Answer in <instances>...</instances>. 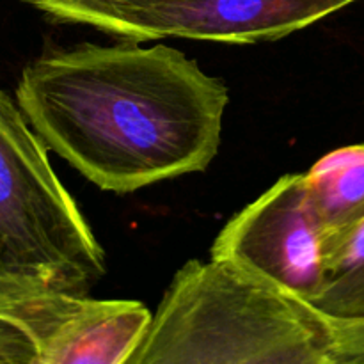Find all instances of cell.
I'll use <instances>...</instances> for the list:
<instances>
[{
	"label": "cell",
	"instance_id": "cell-1",
	"mask_svg": "<svg viewBox=\"0 0 364 364\" xmlns=\"http://www.w3.org/2000/svg\"><path fill=\"white\" fill-rule=\"evenodd\" d=\"M16 102L50 151L102 191L132 194L212 164L230 91L180 50L127 39L43 53Z\"/></svg>",
	"mask_w": 364,
	"mask_h": 364
},
{
	"label": "cell",
	"instance_id": "cell-2",
	"mask_svg": "<svg viewBox=\"0 0 364 364\" xmlns=\"http://www.w3.org/2000/svg\"><path fill=\"white\" fill-rule=\"evenodd\" d=\"M327 315L224 259L185 263L128 364H331Z\"/></svg>",
	"mask_w": 364,
	"mask_h": 364
},
{
	"label": "cell",
	"instance_id": "cell-3",
	"mask_svg": "<svg viewBox=\"0 0 364 364\" xmlns=\"http://www.w3.org/2000/svg\"><path fill=\"white\" fill-rule=\"evenodd\" d=\"M0 263L77 294L105 276L102 245L53 171L48 148L2 89Z\"/></svg>",
	"mask_w": 364,
	"mask_h": 364
},
{
	"label": "cell",
	"instance_id": "cell-4",
	"mask_svg": "<svg viewBox=\"0 0 364 364\" xmlns=\"http://www.w3.org/2000/svg\"><path fill=\"white\" fill-rule=\"evenodd\" d=\"M355 0H28L53 20L134 41H276Z\"/></svg>",
	"mask_w": 364,
	"mask_h": 364
},
{
	"label": "cell",
	"instance_id": "cell-5",
	"mask_svg": "<svg viewBox=\"0 0 364 364\" xmlns=\"http://www.w3.org/2000/svg\"><path fill=\"white\" fill-rule=\"evenodd\" d=\"M153 315L137 301H102L0 263V320L28 338L38 364H128Z\"/></svg>",
	"mask_w": 364,
	"mask_h": 364
},
{
	"label": "cell",
	"instance_id": "cell-6",
	"mask_svg": "<svg viewBox=\"0 0 364 364\" xmlns=\"http://www.w3.org/2000/svg\"><path fill=\"white\" fill-rule=\"evenodd\" d=\"M210 258L233 263L311 302L323 284V231L304 174H284L231 217Z\"/></svg>",
	"mask_w": 364,
	"mask_h": 364
},
{
	"label": "cell",
	"instance_id": "cell-7",
	"mask_svg": "<svg viewBox=\"0 0 364 364\" xmlns=\"http://www.w3.org/2000/svg\"><path fill=\"white\" fill-rule=\"evenodd\" d=\"M323 240L347 233L364 220V142L327 153L304 173Z\"/></svg>",
	"mask_w": 364,
	"mask_h": 364
},
{
	"label": "cell",
	"instance_id": "cell-8",
	"mask_svg": "<svg viewBox=\"0 0 364 364\" xmlns=\"http://www.w3.org/2000/svg\"><path fill=\"white\" fill-rule=\"evenodd\" d=\"M309 304L336 318L364 316V220L323 240V284Z\"/></svg>",
	"mask_w": 364,
	"mask_h": 364
},
{
	"label": "cell",
	"instance_id": "cell-9",
	"mask_svg": "<svg viewBox=\"0 0 364 364\" xmlns=\"http://www.w3.org/2000/svg\"><path fill=\"white\" fill-rule=\"evenodd\" d=\"M327 320L333 338L331 364H364V316L336 318L327 315Z\"/></svg>",
	"mask_w": 364,
	"mask_h": 364
},
{
	"label": "cell",
	"instance_id": "cell-10",
	"mask_svg": "<svg viewBox=\"0 0 364 364\" xmlns=\"http://www.w3.org/2000/svg\"><path fill=\"white\" fill-rule=\"evenodd\" d=\"M0 364H38L28 338L4 320H0Z\"/></svg>",
	"mask_w": 364,
	"mask_h": 364
},
{
	"label": "cell",
	"instance_id": "cell-11",
	"mask_svg": "<svg viewBox=\"0 0 364 364\" xmlns=\"http://www.w3.org/2000/svg\"><path fill=\"white\" fill-rule=\"evenodd\" d=\"M23 2H25V4H27V2H28V0H23Z\"/></svg>",
	"mask_w": 364,
	"mask_h": 364
}]
</instances>
